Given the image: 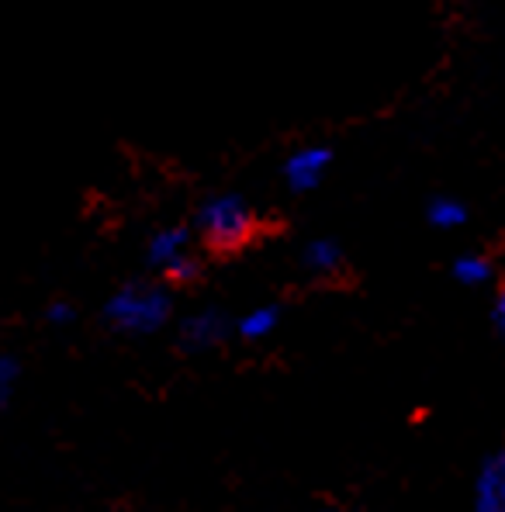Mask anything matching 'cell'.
Segmentation results:
<instances>
[{
	"label": "cell",
	"instance_id": "6da1fadb",
	"mask_svg": "<svg viewBox=\"0 0 505 512\" xmlns=\"http://www.w3.org/2000/svg\"><path fill=\"white\" fill-rule=\"evenodd\" d=\"M198 225L208 246H215V250H239V246L253 239L256 218H253V208L246 205L243 198L225 194V198H215L201 208Z\"/></svg>",
	"mask_w": 505,
	"mask_h": 512
},
{
	"label": "cell",
	"instance_id": "7a4b0ae2",
	"mask_svg": "<svg viewBox=\"0 0 505 512\" xmlns=\"http://www.w3.org/2000/svg\"><path fill=\"white\" fill-rule=\"evenodd\" d=\"M108 315L118 329H125V333H156V329L167 322L170 301L163 291L146 288V284H135V288H125L111 298Z\"/></svg>",
	"mask_w": 505,
	"mask_h": 512
},
{
	"label": "cell",
	"instance_id": "3957f363",
	"mask_svg": "<svg viewBox=\"0 0 505 512\" xmlns=\"http://www.w3.org/2000/svg\"><path fill=\"white\" fill-rule=\"evenodd\" d=\"M149 260L167 270L173 281H187V277H194V270H198L191 253H187L184 229H163L160 236H153V243H149Z\"/></svg>",
	"mask_w": 505,
	"mask_h": 512
},
{
	"label": "cell",
	"instance_id": "277c9868",
	"mask_svg": "<svg viewBox=\"0 0 505 512\" xmlns=\"http://www.w3.org/2000/svg\"><path fill=\"white\" fill-rule=\"evenodd\" d=\"M474 512H505V450L488 457L474 481Z\"/></svg>",
	"mask_w": 505,
	"mask_h": 512
},
{
	"label": "cell",
	"instance_id": "5b68a950",
	"mask_svg": "<svg viewBox=\"0 0 505 512\" xmlns=\"http://www.w3.org/2000/svg\"><path fill=\"white\" fill-rule=\"evenodd\" d=\"M329 160H333V156L322 146L298 149L288 160V167H284V177H288V184L295 187V191H312V187H319V180L326 177Z\"/></svg>",
	"mask_w": 505,
	"mask_h": 512
},
{
	"label": "cell",
	"instance_id": "8992f818",
	"mask_svg": "<svg viewBox=\"0 0 505 512\" xmlns=\"http://www.w3.org/2000/svg\"><path fill=\"white\" fill-rule=\"evenodd\" d=\"M222 333H225L222 315L201 312V315H194V319H187V326H184V343H187V346H194V350H205V346H215L218 340H222Z\"/></svg>",
	"mask_w": 505,
	"mask_h": 512
},
{
	"label": "cell",
	"instance_id": "52a82bcc",
	"mask_svg": "<svg viewBox=\"0 0 505 512\" xmlns=\"http://www.w3.org/2000/svg\"><path fill=\"white\" fill-rule=\"evenodd\" d=\"M343 263V256H339V246L329 243V239H315V243H308L305 250V267L315 270V274H333V270Z\"/></svg>",
	"mask_w": 505,
	"mask_h": 512
},
{
	"label": "cell",
	"instance_id": "ba28073f",
	"mask_svg": "<svg viewBox=\"0 0 505 512\" xmlns=\"http://www.w3.org/2000/svg\"><path fill=\"white\" fill-rule=\"evenodd\" d=\"M274 329H277V308H270V305L253 308V312H246L243 322H239V333H243L246 340H267Z\"/></svg>",
	"mask_w": 505,
	"mask_h": 512
},
{
	"label": "cell",
	"instance_id": "9c48e42d",
	"mask_svg": "<svg viewBox=\"0 0 505 512\" xmlns=\"http://www.w3.org/2000/svg\"><path fill=\"white\" fill-rule=\"evenodd\" d=\"M429 222H433L436 229H461L467 222V208L454 198H436L433 205H429Z\"/></svg>",
	"mask_w": 505,
	"mask_h": 512
},
{
	"label": "cell",
	"instance_id": "30bf717a",
	"mask_svg": "<svg viewBox=\"0 0 505 512\" xmlns=\"http://www.w3.org/2000/svg\"><path fill=\"white\" fill-rule=\"evenodd\" d=\"M454 277L461 284H471V288H478V284L492 281V263H488L485 256L467 253V256H461V260L454 263Z\"/></svg>",
	"mask_w": 505,
	"mask_h": 512
},
{
	"label": "cell",
	"instance_id": "8fae6325",
	"mask_svg": "<svg viewBox=\"0 0 505 512\" xmlns=\"http://www.w3.org/2000/svg\"><path fill=\"white\" fill-rule=\"evenodd\" d=\"M14 374H18V367H14L11 360L0 357V398L7 395V388H11V381H14Z\"/></svg>",
	"mask_w": 505,
	"mask_h": 512
},
{
	"label": "cell",
	"instance_id": "7c38bea8",
	"mask_svg": "<svg viewBox=\"0 0 505 512\" xmlns=\"http://www.w3.org/2000/svg\"><path fill=\"white\" fill-rule=\"evenodd\" d=\"M495 329H499V336L505 340V291L495 298Z\"/></svg>",
	"mask_w": 505,
	"mask_h": 512
},
{
	"label": "cell",
	"instance_id": "4fadbf2b",
	"mask_svg": "<svg viewBox=\"0 0 505 512\" xmlns=\"http://www.w3.org/2000/svg\"><path fill=\"white\" fill-rule=\"evenodd\" d=\"M70 315H73V312H70V305H52V308H49V319H52V322H70Z\"/></svg>",
	"mask_w": 505,
	"mask_h": 512
}]
</instances>
